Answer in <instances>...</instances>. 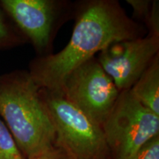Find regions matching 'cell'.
Returning a JSON list of instances; mask_svg holds the SVG:
<instances>
[{
	"label": "cell",
	"instance_id": "cell-1",
	"mask_svg": "<svg viewBox=\"0 0 159 159\" xmlns=\"http://www.w3.org/2000/svg\"><path fill=\"white\" fill-rule=\"evenodd\" d=\"M138 25L117 2L96 0L80 10L68 44L57 54L31 63L30 74L40 89L60 91L65 79L79 66L112 43L139 38Z\"/></svg>",
	"mask_w": 159,
	"mask_h": 159
},
{
	"label": "cell",
	"instance_id": "cell-2",
	"mask_svg": "<svg viewBox=\"0 0 159 159\" xmlns=\"http://www.w3.org/2000/svg\"><path fill=\"white\" fill-rule=\"evenodd\" d=\"M0 117L26 159L55 142V128L41 89L29 71L0 75Z\"/></svg>",
	"mask_w": 159,
	"mask_h": 159
},
{
	"label": "cell",
	"instance_id": "cell-3",
	"mask_svg": "<svg viewBox=\"0 0 159 159\" xmlns=\"http://www.w3.org/2000/svg\"><path fill=\"white\" fill-rule=\"evenodd\" d=\"M54 126L55 142L75 159H111L102 127L71 104L60 91L41 89Z\"/></svg>",
	"mask_w": 159,
	"mask_h": 159
},
{
	"label": "cell",
	"instance_id": "cell-4",
	"mask_svg": "<svg viewBox=\"0 0 159 159\" xmlns=\"http://www.w3.org/2000/svg\"><path fill=\"white\" fill-rule=\"evenodd\" d=\"M111 159H128L159 135V116L131 94L121 91L102 125Z\"/></svg>",
	"mask_w": 159,
	"mask_h": 159
},
{
	"label": "cell",
	"instance_id": "cell-5",
	"mask_svg": "<svg viewBox=\"0 0 159 159\" xmlns=\"http://www.w3.org/2000/svg\"><path fill=\"white\" fill-rule=\"evenodd\" d=\"M60 91L101 127L120 94L114 81L94 57L71 71Z\"/></svg>",
	"mask_w": 159,
	"mask_h": 159
},
{
	"label": "cell",
	"instance_id": "cell-6",
	"mask_svg": "<svg viewBox=\"0 0 159 159\" xmlns=\"http://www.w3.org/2000/svg\"><path fill=\"white\" fill-rule=\"evenodd\" d=\"M158 49L159 35L149 33L112 43L100 52L97 61L121 92L131 89L158 55Z\"/></svg>",
	"mask_w": 159,
	"mask_h": 159
},
{
	"label": "cell",
	"instance_id": "cell-7",
	"mask_svg": "<svg viewBox=\"0 0 159 159\" xmlns=\"http://www.w3.org/2000/svg\"><path fill=\"white\" fill-rule=\"evenodd\" d=\"M0 6L34 47L49 45L56 18V4L50 0H2Z\"/></svg>",
	"mask_w": 159,
	"mask_h": 159
},
{
	"label": "cell",
	"instance_id": "cell-8",
	"mask_svg": "<svg viewBox=\"0 0 159 159\" xmlns=\"http://www.w3.org/2000/svg\"><path fill=\"white\" fill-rule=\"evenodd\" d=\"M129 90L142 104L159 116L158 55Z\"/></svg>",
	"mask_w": 159,
	"mask_h": 159
},
{
	"label": "cell",
	"instance_id": "cell-9",
	"mask_svg": "<svg viewBox=\"0 0 159 159\" xmlns=\"http://www.w3.org/2000/svg\"><path fill=\"white\" fill-rule=\"evenodd\" d=\"M0 159H26L0 117Z\"/></svg>",
	"mask_w": 159,
	"mask_h": 159
},
{
	"label": "cell",
	"instance_id": "cell-10",
	"mask_svg": "<svg viewBox=\"0 0 159 159\" xmlns=\"http://www.w3.org/2000/svg\"><path fill=\"white\" fill-rule=\"evenodd\" d=\"M5 15L0 6V49L14 47L22 42L19 32L11 25Z\"/></svg>",
	"mask_w": 159,
	"mask_h": 159
},
{
	"label": "cell",
	"instance_id": "cell-11",
	"mask_svg": "<svg viewBox=\"0 0 159 159\" xmlns=\"http://www.w3.org/2000/svg\"><path fill=\"white\" fill-rule=\"evenodd\" d=\"M128 159H159V135L151 139Z\"/></svg>",
	"mask_w": 159,
	"mask_h": 159
},
{
	"label": "cell",
	"instance_id": "cell-12",
	"mask_svg": "<svg viewBox=\"0 0 159 159\" xmlns=\"http://www.w3.org/2000/svg\"><path fill=\"white\" fill-rule=\"evenodd\" d=\"M27 159H75L63 147L55 142L52 146Z\"/></svg>",
	"mask_w": 159,
	"mask_h": 159
},
{
	"label": "cell",
	"instance_id": "cell-13",
	"mask_svg": "<svg viewBox=\"0 0 159 159\" xmlns=\"http://www.w3.org/2000/svg\"><path fill=\"white\" fill-rule=\"evenodd\" d=\"M128 2L131 5L133 8L134 9V13L139 17L146 16L147 19H149L151 13L152 11L153 3L151 7L150 1H128Z\"/></svg>",
	"mask_w": 159,
	"mask_h": 159
}]
</instances>
